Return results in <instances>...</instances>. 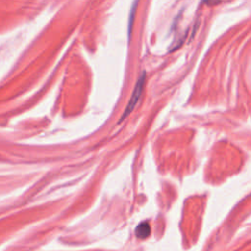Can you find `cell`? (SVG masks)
I'll return each mask as SVG.
<instances>
[{
	"instance_id": "obj_1",
	"label": "cell",
	"mask_w": 251,
	"mask_h": 251,
	"mask_svg": "<svg viewBox=\"0 0 251 251\" xmlns=\"http://www.w3.org/2000/svg\"><path fill=\"white\" fill-rule=\"evenodd\" d=\"M144 82H145V73L143 72V73L140 75V76H139V78H138V80H137V82H136V85H135V87H134V90H133V92H132V95H131V97H130V99H129V101H128V103H127V106H126V109H125V112H124V114H123V116H122V118H121V121H123L124 119H126V117L128 116V115L132 112L133 108H134L135 105L137 104V102H138V100H139V98H140V96H141L142 90H143Z\"/></svg>"
},
{
	"instance_id": "obj_2",
	"label": "cell",
	"mask_w": 251,
	"mask_h": 251,
	"mask_svg": "<svg viewBox=\"0 0 251 251\" xmlns=\"http://www.w3.org/2000/svg\"><path fill=\"white\" fill-rule=\"evenodd\" d=\"M150 232H151V228L147 222L140 223L135 228V235L140 239H144L148 237L150 235Z\"/></svg>"
},
{
	"instance_id": "obj_3",
	"label": "cell",
	"mask_w": 251,
	"mask_h": 251,
	"mask_svg": "<svg viewBox=\"0 0 251 251\" xmlns=\"http://www.w3.org/2000/svg\"><path fill=\"white\" fill-rule=\"evenodd\" d=\"M222 0H204V3L206 4V5H209V6H214V5H217V4H219L220 2H221Z\"/></svg>"
}]
</instances>
